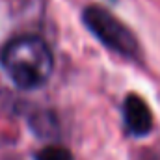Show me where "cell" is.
<instances>
[{"instance_id":"cell-1","label":"cell","mask_w":160,"mask_h":160,"mask_svg":"<svg viewBox=\"0 0 160 160\" xmlns=\"http://www.w3.org/2000/svg\"><path fill=\"white\" fill-rule=\"evenodd\" d=\"M52 52L38 36L11 39L2 52V65L9 80L21 89H38L52 75Z\"/></svg>"},{"instance_id":"cell-2","label":"cell","mask_w":160,"mask_h":160,"mask_svg":"<svg viewBox=\"0 0 160 160\" xmlns=\"http://www.w3.org/2000/svg\"><path fill=\"white\" fill-rule=\"evenodd\" d=\"M86 28L101 41L106 48L112 52H118L123 58L136 60L140 54V45L134 38V34L118 21L110 11L99 8V6H89L82 13Z\"/></svg>"},{"instance_id":"cell-3","label":"cell","mask_w":160,"mask_h":160,"mask_svg":"<svg viewBox=\"0 0 160 160\" xmlns=\"http://www.w3.org/2000/svg\"><path fill=\"white\" fill-rule=\"evenodd\" d=\"M123 118L127 130L136 138L147 136L153 130V116L147 102L134 93L128 95L123 102Z\"/></svg>"},{"instance_id":"cell-4","label":"cell","mask_w":160,"mask_h":160,"mask_svg":"<svg viewBox=\"0 0 160 160\" xmlns=\"http://www.w3.org/2000/svg\"><path fill=\"white\" fill-rule=\"evenodd\" d=\"M36 160H73V155L65 147L50 145V147H45V149L38 151Z\"/></svg>"}]
</instances>
